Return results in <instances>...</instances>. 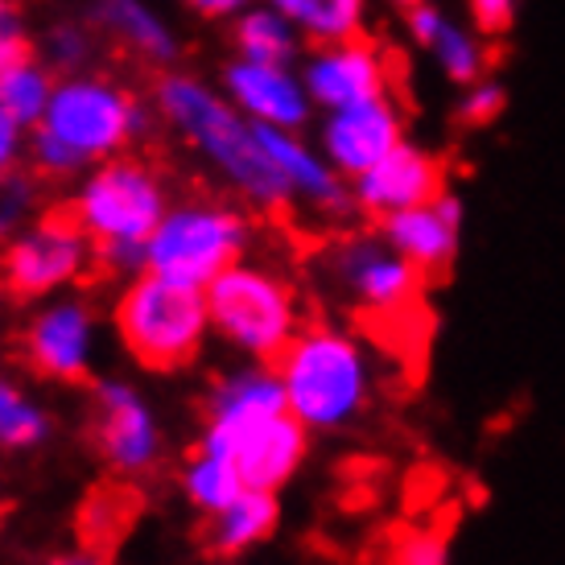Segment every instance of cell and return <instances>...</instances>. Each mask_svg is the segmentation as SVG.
<instances>
[{
    "label": "cell",
    "mask_w": 565,
    "mask_h": 565,
    "mask_svg": "<svg viewBox=\"0 0 565 565\" xmlns=\"http://www.w3.org/2000/svg\"><path fill=\"white\" fill-rule=\"evenodd\" d=\"M158 108L215 170L223 173L227 186H236L252 206L260 211H281L294 203V194L277 173L273 158L260 145V132L248 116L227 99L211 92L206 83L190 75H161Z\"/></svg>",
    "instance_id": "obj_1"
},
{
    "label": "cell",
    "mask_w": 565,
    "mask_h": 565,
    "mask_svg": "<svg viewBox=\"0 0 565 565\" xmlns=\"http://www.w3.org/2000/svg\"><path fill=\"white\" fill-rule=\"evenodd\" d=\"M289 413L310 434L343 429L372 401V355L367 347L334 327H306L277 355Z\"/></svg>",
    "instance_id": "obj_2"
},
{
    "label": "cell",
    "mask_w": 565,
    "mask_h": 565,
    "mask_svg": "<svg viewBox=\"0 0 565 565\" xmlns=\"http://www.w3.org/2000/svg\"><path fill=\"white\" fill-rule=\"evenodd\" d=\"M116 330L132 351V360L145 367H153V372L186 367L211 330L206 289H194V285L145 268L116 306Z\"/></svg>",
    "instance_id": "obj_3"
},
{
    "label": "cell",
    "mask_w": 565,
    "mask_h": 565,
    "mask_svg": "<svg viewBox=\"0 0 565 565\" xmlns=\"http://www.w3.org/2000/svg\"><path fill=\"white\" fill-rule=\"evenodd\" d=\"M211 327L232 347L256 360H277L298 334V298L294 289L260 265L236 260L206 285Z\"/></svg>",
    "instance_id": "obj_4"
},
{
    "label": "cell",
    "mask_w": 565,
    "mask_h": 565,
    "mask_svg": "<svg viewBox=\"0 0 565 565\" xmlns=\"http://www.w3.org/2000/svg\"><path fill=\"white\" fill-rule=\"evenodd\" d=\"M248 248V220L223 203H178L145 244V268L206 289Z\"/></svg>",
    "instance_id": "obj_5"
},
{
    "label": "cell",
    "mask_w": 565,
    "mask_h": 565,
    "mask_svg": "<svg viewBox=\"0 0 565 565\" xmlns=\"http://www.w3.org/2000/svg\"><path fill=\"white\" fill-rule=\"evenodd\" d=\"M166 186L145 161L108 158L83 178L71 215L95 239V248L116 244H149L166 220Z\"/></svg>",
    "instance_id": "obj_6"
},
{
    "label": "cell",
    "mask_w": 565,
    "mask_h": 565,
    "mask_svg": "<svg viewBox=\"0 0 565 565\" xmlns=\"http://www.w3.org/2000/svg\"><path fill=\"white\" fill-rule=\"evenodd\" d=\"M141 125L145 111L125 87L95 79V75H71L54 87L42 125L33 128L66 145L79 158V166H92V161H108L120 145L132 141V132Z\"/></svg>",
    "instance_id": "obj_7"
},
{
    "label": "cell",
    "mask_w": 565,
    "mask_h": 565,
    "mask_svg": "<svg viewBox=\"0 0 565 565\" xmlns=\"http://www.w3.org/2000/svg\"><path fill=\"white\" fill-rule=\"evenodd\" d=\"M95 239L79 227L71 211L33 220L21 236H13L0 252V281L17 298H46L54 289L75 285L92 268Z\"/></svg>",
    "instance_id": "obj_8"
},
{
    "label": "cell",
    "mask_w": 565,
    "mask_h": 565,
    "mask_svg": "<svg viewBox=\"0 0 565 565\" xmlns=\"http://www.w3.org/2000/svg\"><path fill=\"white\" fill-rule=\"evenodd\" d=\"M330 273L347 298L372 318H405L417 310L425 273L380 236H347L330 252Z\"/></svg>",
    "instance_id": "obj_9"
},
{
    "label": "cell",
    "mask_w": 565,
    "mask_h": 565,
    "mask_svg": "<svg viewBox=\"0 0 565 565\" xmlns=\"http://www.w3.org/2000/svg\"><path fill=\"white\" fill-rule=\"evenodd\" d=\"M393 66H396L393 54L360 33V38L310 50V58L301 63V79L310 87L315 108L334 111V108L363 104V99L393 95V75H396Z\"/></svg>",
    "instance_id": "obj_10"
},
{
    "label": "cell",
    "mask_w": 565,
    "mask_h": 565,
    "mask_svg": "<svg viewBox=\"0 0 565 565\" xmlns=\"http://www.w3.org/2000/svg\"><path fill=\"white\" fill-rule=\"evenodd\" d=\"M405 141V111H401L393 95L327 111L322 128H318V149L327 153V161L343 173L347 182L367 173L376 161H384L396 145Z\"/></svg>",
    "instance_id": "obj_11"
},
{
    "label": "cell",
    "mask_w": 565,
    "mask_h": 565,
    "mask_svg": "<svg viewBox=\"0 0 565 565\" xmlns=\"http://www.w3.org/2000/svg\"><path fill=\"white\" fill-rule=\"evenodd\" d=\"M203 446H215L236 458L248 487L281 491L310 450V429L294 413H277L265 422H252L244 429H203Z\"/></svg>",
    "instance_id": "obj_12"
},
{
    "label": "cell",
    "mask_w": 565,
    "mask_h": 565,
    "mask_svg": "<svg viewBox=\"0 0 565 565\" xmlns=\"http://www.w3.org/2000/svg\"><path fill=\"white\" fill-rule=\"evenodd\" d=\"M95 446L111 471L141 475L161 455V429L153 408L137 388L104 380L95 388Z\"/></svg>",
    "instance_id": "obj_13"
},
{
    "label": "cell",
    "mask_w": 565,
    "mask_h": 565,
    "mask_svg": "<svg viewBox=\"0 0 565 565\" xmlns=\"http://www.w3.org/2000/svg\"><path fill=\"white\" fill-rule=\"evenodd\" d=\"M446 186V166H441L438 153H429L422 145H396L384 161H376L367 173L351 178V199H355V211L372 215V220H388L396 211H408V206H422L429 199H438Z\"/></svg>",
    "instance_id": "obj_14"
},
{
    "label": "cell",
    "mask_w": 565,
    "mask_h": 565,
    "mask_svg": "<svg viewBox=\"0 0 565 565\" xmlns=\"http://www.w3.org/2000/svg\"><path fill=\"white\" fill-rule=\"evenodd\" d=\"M223 95L248 116L252 125L268 128L301 132L310 125V111H315V99H310L301 71L285 63H252L239 54L236 63H227V71H223Z\"/></svg>",
    "instance_id": "obj_15"
},
{
    "label": "cell",
    "mask_w": 565,
    "mask_h": 565,
    "mask_svg": "<svg viewBox=\"0 0 565 565\" xmlns=\"http://www.w3.org/2000/svg\"><path fill=\"white\" fill-rule=\"evenodd\" d=\"M462 223H467V206L455 190H441L438 199H429L422 206L396 211L388 220H380V236L388 239L405 260L429 277H441L455 265L458 244H462Z\"/></svg>",
    "instance_id": "obj_16"
},
{
    "label": "cell",
    "mask_w": 565,
    "mask_h": 565,
    "mask_svg": "<svg viewBox=\"0 0 565 565\" xmlns=\"http://www.w3.org/2000/svg\"><path fill=\"white\" fill-rule=\"evenodd\" d=\"M405 30L413 38V46L422 50L425 58L438 66L441 79L455 83V87H467L491 71V38L434 0L405 9Z\"/></svg>",
    "instance_id": "obj_17"
},
{
    "label": "cell",
    "mask_w": 565,
    "mask_h": 565,
    "mask_svg": "<svg viewBox=\"0 0 565 565\" xmlns=\"http://www.w3.org/2000/svg\"><path fill=\"white\" fill-rule=\"evenodd\" d=\"M256 132H260V145L273 158L277 173L285 178L289 194H294V203L310 206L318 215H343V211L355 206L351 182L330 166L318 145L301 141V132H294V128L256 125Z\"/></svg>",
    "instance_id": "obj_18"
},
{
    "label": "cell",
    "mask_w": 565,
    "mask_h": 565,
    "mask_svg": "<svg viewBox=\"0 0 565 565\" xmlns=\"http://www.w3.org/2000/svg\"><path fill=\"white\" fill-rule=\"evenodd\" d=\"M95 355V318L83 301H50L38 310L25 330V360L33 372L50 380L75 384L92 372Z\"/></svg>",
    "instance_id": "obj_19"
},
{
    "label": "cell",
    "mask_w": 565,
    "mask_h": 565,
    "mask_svg": "<svg viewBox=\"0 0 565 565\" xmlns=\"http://www.w3.org/2000/svg\"><path fill=\"white\" fill-rule=\"evenodd\" d=\"M277 413H289L277 367H239L215 384L206 401V429H244Z\"/></svg>",
    "instance_id": "obj_20"
},
{
    "label": "cell",
    "mask_w": 565,
    "mask_h": 565,
    "mask_svg": "<svg viewBox=\"0 0 565 565\" xmlns=\"http://www.w3.org/2000/svg\"><path fill=\"white\" fill-rule=\"evenodd\" d=\"M277 520H281L277 491H268V487H244L227 508L211 512L206 545L220 553V557H236V553L256 550L260 541H268V536L277 533Z\"/></svg>",
    "instance_id": "obj_21"
},
{
    "label": "cell",
    "mask_w": 565,
    "mask_h": 565,
    "mask_svg": "<svg viewBox=\"0 0 565 565\" xmlns=\"http://www.w3.org/2000/svg\"><path fill=\"white\" fill-rule=\"evenodd\" d=\"M273 9H281L301 42L310 46H330V42H347L367 30V9L372 0H268Z\"/></svg>",
    "instance_id": "obj_22"
},
{
    "label": "cell",
    "mask_w": 565,
    "mask_h": 565,
    "mask_svg": "<svg viewBox=\"0 0 565 565\" xmlns=\"http://www.w3.org/2000/svg\"><path fill=\"white\" fill-rule=\"evenodd\" d=\"M99 21L104 30L116 33L128 50H137L149 63H173L178 38L166 25L158 9H149L145 0H99Z\"/></svg>",
    "instance_id": "obj_23"
},
{
    "label": "cell",
    "mask_w": 565,
    "mask_h": 565,
    "mask_svg": "<svg viewBox=\"0 0 565 565\" xmlns=\"http://www.w3.org/2000/svg\"><path fill=\"white\" fill-rule=\"evenodd\" d=\"M141 516V495L128 483H99L87 491V500L79 503V541L87 550L108 553L120 536L132 529V520Z\"/></svg>",
    "instance_id": "obj_24"
},
{
    "label": "cell",
    "mask_w": 565,
    "mask_h": 565,
    "mask_svg": "<svg viewBox=\"0 0 565 565\" xmlns=\"http://www.w3.org/2000/svg\"><path fill=\"white\" fill-rule=\"evenodd\" d=\"M301 33L294 30V21L273 9V4H252L236 17V54L252 58V63H298Z\"/></svg>",
    "instance_id": "obj_25"
},
{
    "label": "cell",
    "mask_w": 565,
    "mask_h": 565,
    "mask_svg": "<svg viewBox=\"0 0 565 565\" xmlns=\"http://www.w3.org/2000/svg\"><path fill=\"white\" fill-rule=\"evenodd\" d=\"M244 487L248 483H244V471L236 467V458L215 450V446H203V441H199V450L182 467V491H186V500L199 512H206V516L227 508Z\"/></svg>",
    "instance_id": "obj_26"
},
{
    "label": "cell",
    "mask_w": 565,
    "mask_h": 565,
    "mask_svg": "<svg viewBox=\"0 0 565 565\" xmlns=\"http://www.w3.org/2000/svg\"><path fill=\"white\" fill-rule=\"evenodd\" d=\"M54 87L58 83L50 79L46 66H38L33 58H21V63H13L0 75V111L13 116L21 128L42 125Z\"/></svg>",
    "instance_id": "obj_27"
},
{
    "label": "cell",
    "mask_w": 565,
    "mask_h": 565,
    "mask_svg": "<svg viewBox=\"0 0 565 565\" xmlns=\"http://www.w3.org/2000/svg\"><path fill=\"white\" fill-rule=\"evenodd\" d=\"M50 434L46 408L30 401L9 376H0V450H30Z\"/></svg>",
    "instance_id": "obj_28"
},
{
    "label": "cell",
    "mask_w": 565,
    "mask_h": 565,
    "mask_svg": "<svg viewBox=\"0 0 565 565\" xmlns=\"http://www.w3.org/2000/svg\"><path fill=\"white\" fill-rule=\"evenodd\" d=\"M384 565H450V533L434 524H413L393 536Z\"/></svg>",
    "instance_id": "obj_29"
},
{
    "label": "cell",
    "mask_w": 565,
    "mask_h": 565,
    "mask_svg": "<svg viewBox=\"0 0 565 565\" xmlns=\"http://www.w3.org/2000/svg\"><path fill=\"white\" fill-rule=\"evenodd\" d=\"M33 206H38V186L25 173H9L0 178V248L13 236H21L33 223Z\"/></svg>",
    "instance_id": "obj_30"
},
{
    "label": "cell",
    "mask_w": 565,
    "mask_h": 565,
    "mask_svg": "<svg viewBox=\"0 0 565 565\" xmlns=\"http://www.w3.org/2000/svg\"><path fill=\"white\" fill-rule=\"evenodd\" d=\"M503 108H508V92H503V83L491 79V75L467 83V87H458V104H455L458 125L487 128V125H495V120H500Z\"/></svg>",
    "instance_id": "obj_31"
},
{
    "label": "cell",
    "mask_w": 565,
    "mask_h": 565,
    "mask_svg": "<svg viewBox=\"0 0 565 565\" xmlns=\"http://www.w3.org/2000/svg\"><path fill=\"white\" fill-rule=\"evenodd\" d=\"M516 17H520V0H467V21L479 33H487L491 42L503 38V33H512Z\"/></svg>",
    "instance_id": "obj_32"
},
{
    "label": "cell",
    "mask_w": 565,
    "mask_h": 565,
    "mask_svg": "<svg viewBox=\"0 0 565 565\" xmlns=\"http://www.w3.org/2000/svg\"><path fill=\"white\" fill-rule=\"evenodd\" d=\"M92 58V38L79 25H58L50 33V63L66 66V71H79Z\"/></svg>",
    "instance_id": "obj_33"
},
{
    "label": "cell",
    "mask_w": 565,
    "mask_h": 565,
    "mask_svg": "<svg viewBox=\"0 0 565 565\" xmlns=\"http://www.w3.org/2000/svg\"><path fill=\"white\" fill-rule=\"evenodd\" d=\"M17 158H21V125L0 111V178L17 170Z\"/></svg>",
    "instance_id": "obj_34"
},
{
    "label": "cell",
    "mask_w": 565,
    "mask_h": 565,
    "mask_svg": "<svg viewBox=\"0 0 565 565\" xmlns=\"http://www.w3.org/2000/svg\"><path fill=\"white\" fill-rule=\"evenodd\" d=\"M256 0H190V9L203 17H239L244 9H252Z\"/></svg>",
    "instance_id": "obj_35"
},
{
    "label": "cell",
    "mask_w": 565,
    "mask_h": 565,
    "mask_svg": "<svg viewBox=\"0 0 565 565\" xmlns=\"http://www.w3.org/2000/svg\"><path fill=\"white\" fill-rule=\"evenodd\" d=\"M21 58H30L25 54V38L21 33H0V75L13 63H21Z\"/></svg>",
    "instance_id": "obj_36"
},
{
    "label": "cell",
    "mask_w": 565,
    "mask_h": 565,
    "mask_svg": "<svg viewBox=\"0 0 565 565\" xmlns=\"http://www.w3.org/2000/svg\"><path fill=\"white\" fill-rule=\"evenodd\" d=\"M50 565H108V557L99 550H87V545H79L75 553H63V557H54Z\"/></svg>",
    "instance_id": "obj_37"
},
{
    "label": "cell",
    "mask_w": 565,
    "mask_h": 565,
    "mask_svg": "<svg viewBox=\"0 0 565 565\" xmlns=\"http://www.w3.org/2000/svg\"><path fill=\"white\" fill-rule=\"evenodd\" d=\"M0 33H21V21H17V9L9 0H0Z\"/></svg>",
    "instance_id": "obj_38"
},
{
    "label": "cell",
    "mask_w": 565,
    "mask_h": 565,
    "mask_svg": "<svg viewBox=\"0 0 565 565\" xmlns=\"http://www.w3.org/2000/svg\"><path fill=\"white\" fill-rule=\"evenodd\" d=\"M388 4H396V9H413V4H422V0H388Z\"/></svg>",
    "instance_id": "obj_39"
}]
</instances>
